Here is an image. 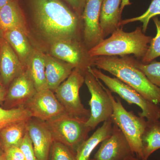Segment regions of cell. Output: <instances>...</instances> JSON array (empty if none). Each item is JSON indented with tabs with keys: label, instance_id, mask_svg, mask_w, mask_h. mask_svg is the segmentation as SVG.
Here are the masks:
<instances>
[{
	"label": "cell",
	"instance_id": "277c9868",
	"mask_svg": "<svg viewBox=\"0 0 160 160\" xmlns=\"http://www.w3.org/2000/svg\"><path fill=\"white\" fill-rule=\"evenodd\" d=\"M107 91L113 106L111 118L112 122L123 132L137 157L142 160V138L147 125V120L145 118L136 115L132 111L126 110L119 98H115L108 88Z\"/></svg>",
	"mask_w": 160,
	"mask_h": 160
},
{
	"label": "cell",
	"instance_id": "d590c367",
	"mask_svg": "<svg viewBox=\"0 0 160 160\" xmlns=\"http://www.w3.org/2000/svg\"><path fill=\"white\" fill-rule=\"evenodd\" d=\"M0 160H6L4 152L2 149L0 151Z\"/></svg>",
	"mask_w": 160,
	"mask_h": 160
},
{
	"label": "cell",
	"instance_id": "cb8c5ba5",
	"mask_svg": "<svg viewBox=\"0 0 160 160\" xmlns=\"http://www.w3.org/2000/svg\"><path fill=\"white\" fill-rule=\"evenodd\" d=\"M126 57L133 66L146 75L152 84L160 89V62L152 61L145 63L132 57L126 56Z\"/></svg>",
	"mask_w": 160,
	"mask_h": 160
},
{
	"label": "cell",
	"instance_id": "1f68e13d",
	"mask_svg": "<svg viewBox=\"0 0 160 160\" xmlns=\"http://www.w3.org/2000/svg\"><path fill=\"white\" fill-rule=\"evenodd\" d=\"M6 93H7V91L3 86L2 83L0 82V105L5 101Z\"/></svg>",
	"mask_w": 160,
	"mask_h": 160
},
{
	"label": "cell",
	"instance_id": "ac0fdd59",
	"mask_svg": "<svg viewBox=\"0 0 160 160\" xmlns=\"http://www.w3.org/2000/svg\"><path fill=\"white\" fill-rule=\"evenodd\" d=\"M75 67L66 62H60L45 55V73L47 86L53 92L67 78Z\"/></svg>",
	"mask_w": 160,
	"mask_h": 160
},
{
	"label": "cell",
	"instance_id": "9c48e42d",
	"mask_svg": "<svg viewBox=\"0 0 160 160\" xmlns=\"http://www.w3.org/2000/svg\"><path fill=\"white\" fill-rule=\"evenodd\" d=\"M24 107L32 117L45 122L52 121L67 113L54 92L48 88L37 91Z\"/></svg>",
	"mask_w": 160,
	"mask_h": 160
},
{
	"label": "cell",
	"instance_id": "7a4b0ae2",
	"mask_svg": "<svg viewBox=\"0 0 160 160\" xmlns=\"http://www.w3.org/2000/svg\"><path fill=\"white\" fill-rule=\"evenodd\" d=\"M93 66L111 73L149 101L160 104V89L133 66L126 56H102L94 58Z\"/></svg>",
	"mask_w": 160,
	"mask_h": 160
},
{
	"label": "cell",
	"instance_id": "7402d4cb",
	"mask_svg": "<svg viewBox=\"0 0 160 160\" xmlns=\"http://www.w3.org/2000/svg\"><path fill=\"white\" fill-rule=\"evenodd\" d=\"M143 160H148L154 152L160 149V121L148 122L142 136Z\"/></svg>",
	"mask_w": 160,
	"mask_h": 160
},
{
	"label": "cell",
	"instance_id": "3957f363",
	"mask_svg": "<svg viewBox=\"0 0 160 160\" xmlns=\"http://www.w3.org/2000/svg\"><path fill=\"white\" fill-rule=\"evenodd\" d=\"M152 38L146 35L142 27L131 32H126L121 27L104 39L99 44L88 51L90 57L102 56L121 57L133 54L137 59L142 60L149 48Z\"/></svg>",
	"mask_w": 160,
	"mask_h": 160
},
{
	"label": "cell",
	"instance_id": "9a60e30c",
	"mask_svg": "<svg viewBox=\"0 0 160 160\" xmlns=\"http://www.w3.org/2000/svg\"><path fill=\"white\" fill-rule=\"evenodd\" d=\"M24 71V66L10 44L0 38V74L3 84L8 86Z\"/></svg>",
	"mask_w": 160,
	"mask_h": 160
},
{
	"label": "cell",
	"instance_id": "52a82bcc",
	"mask_svg": "<svg viewBox=\"0 0 160 160\" xmlns=\"http://www.w3.org/2000/svg\"><path fill=\"white\" fill-rule=\"evenodd\" d=\"M85 83L91 94L90 116L86 124L93 130L100 123L111 118L113 106L107 88L88 69L85 73Z\"/></svg>",
	"mask_w": 160,
	"mask_h": 160
},
{
	"label": "cell",
	"instance_id": "5b68a950",
	"mask_svg": "<svg viewBox=\"0 0 160 160\" xmlns=\"http://www.w3.org/2000/svg\"><path fill=\"white\" fill-rule=\"evenodd\" d=\"M88 70L102 82L111 92H115L129 104L139 106L142 112L138 116L146 119L148 122L160 119V107L158 104L146 99L136 90L116 78H111L103 73L101 69L89 67Z\"/></svg>",
	"mask_w": 160,
	"mask_h": 160
},
{
	"label": "cell",
	"instance_id": "f546056e",
	"mask_svg": "<svg viewBox=\"0 0 160 160\" xmlns=\"http://www.w3.org/2000/svg\"><path fill=\"white\" fill-rule=\"evenodd\" d=\"M6 160H25L23 153L18 146H13L2 150Z\"/></svg>",
	"mask_w": 160,
	"mask_h": 160
},
{
	"label": "cell",
	"instance_id": "d4e9b609",
	"mask_svg": "<svg viewBox=\"0 0 160 160\" xmlns=\"http://www.w3.org/2000/svg\"><path fill=\"white\" fill-rule=\"evenodd\" d=\"M32 118L29 112L23 106L10 109L0 107V129L13 123L28 121Z\"/></svg>",
	"mask_w": 160,
	"mask_h": 160
},
{
	"label": "cell",
	"instance_id": "e575fe53",
	"mask_svg": "<svg viewBox=\"0 0 160 160\" xmlns=\"http://www.w3.org/2000/svg\"><path fill=\"white\" fill-rule=\"evenodd\" d=\"M89 160H95L93 159H89ZM124 160H142L138 158L136 156L135 157V156L133 155L132 156H130V157L127 158L126 159Z\"/></svg>",
	"mask_w": 160,
	"mask_h": 160
},
{
	"label": "cell",
	"instance_id": "8fae6325",
	"mask_svg": "<svg viewBox=\"0 0 160 160\" xmlns=\"http://www.w3.org/2000/svg\"><path fill=\"white\" fill-rule=\"evenodd\" d=\"M133 155L134 153L126 137L118 127L113 123L111 135L101 143L93 159L124 160Z\"/></svg>",
	"mask_w": 160,
	"mask_h": 160
},
{
	"label": "cell",
	"instance_id": "8d00e7d4",
	"mask_svg": "<svg viewBox=\"0 0 160 160\" xmlns=\"http://www.w3.org/2000/svg\"><path fill=\"white\" fill-rule=\"evenodd\" d=\"M0 148H1V143H0Z\"/></svg>",
	"mask_w": 160,
	"mask_h": 160
},
{
	"label": "cell",
	"instance_id": "8992f818",
	"mask_svg": "<svg viewBox=\"0 0 160 160\" xmlns=\"http://www.w3.org/2000/svg\"><path fill=\"white\" fill-rule=\"evenodd\" d=\"M87 119L66 113L55 119L46 122L54 141L66 145L76 152L92 130L86 126Z\"/></svg>",
	"mask_w": 160,
	"mask_h": 160
},
{
	"label": "cell",
	"instance_id": "836d02e7",
	"mask_svg": "<svg viewBox=\"0 0 160 160\" xmlns=\"http://www.w3.org/2000/svg\"><path fill=\"white\" fill-rule=\"evenodd\" d=\"M12 0H0V9Z\"/></svg>",
	"mask_w": 160,
	"mask_h": 160
},
{
	"label": "cell",
	"instance_id": "6da1fadb",
	"mask_svg": "<svg viewBox=\"0 0 160 160\" xmlns=\"http://www.w3.org/2000/svg\"><path fill=\"white\" fill-rule=\"evenodd\" d=\"M30 13L45 35L53 42L76 40L81 16L61 0H26Z\"/></svg>",
	"mask_w": 160,
	"mask_h": 160
},
{
	"label": "cell",
	"instance_id": "83f0119b",
	"mask_svg": "<svg viewBox=\"0 0 160 160\" xmlns=\"http://www.w3.org/2000/svg\"><path fill=\"white\" fill-rule=\"evenodd\" d=\"M49 160H76V152L62 143L54 141Z\"/></svg>",
	"mask_w": 160,
	"mask_h": 160
},
{
	"label": "cell",
	"instance_id": "5bb4252c",
	"mask_svg": "<svg viewBox=\"0 0 160 160\" xmlns=\"http://www.w3.org/2000/svg\"><path fill=\"white\" fill-rule=\"evenodd\" d=\"M37 91L34 83L25 70L12 82L5 101L10 109L24 107Z\"/></svg>",
	"mask_w": 160,
	"mask_h": 160
},
{
	"label": "cell",
	"instance_id": "7c38bea8",
	"mask_svg": "<svg viewBox=\"0 0 160 160\" xmlns=\"http://www.w3.org/2000/svg\"><path fill=\"white\" fill-rule=\"evenodd\" d=\"M102 2V0H86L81 16L83 24L84 42L89 50L104 39L99 25Z\"/></svg>",
	"mask_w": 160,
	"mask_h": 160
},
{
	"label": "cell",
	"instance_id": "d6986e66",
	"mask_svg": "<svg viewBox=\"0 0 160 160\" xmlns=\"http://www.w3.org/2000/svg\"><path fill=\"white\" fill-rule=\"evenodd\" d=\"M112 126V118L104 122L101 127L79 146L76 151V160H89L97 146L111 135Z\"/></svg>",
	"mask_w": 160,
	"mask_h": 160
},
{
	"label": "cell",
	"instance_id": "f1b7e54d",
	"mask_svg": "<svg viewBox=\"0 0 160 160\" xmlns=\"http://www.w3.org/2000/svg\"><path fill=\"white\" fill-rule=\"evenodd\" d=\"M18 146L23 153L25 160H38L32 142L27 132Z\"/></svg>",
	"mask_w": 160,
	"mask_h": 160
},
{
	"label": "cell",
	"instance_id": "4fadbf2b",
	"mask_svg": "<svg viewBox=\"0 0 160 160\" xmlns=\"http://www.w3.org/2000/svg\"><path fill=\"white\" fill-rule=\"evenodd\" d=\"M26 129L31 139L38 160H49L54 140L46 122L32 118L26 122Z\"/></svg>",
	"mask_w": 160,
	"mask_h": 160
},
{
	"label": "cell",
	"instance_id": "30bf717a",
	"mask_svg": "<svg viewBox=\"0 0 160 160\" xmlns=\"http://www.w3.org/2000/svg\"><path fill=\"white\" fill-rule=\"evenodd\" d=\"M88 51H85L76 40L54 41L51 47V54L55 58L71 64L85 73L94 64V58L90 57Z\"/></svg>",
	"mask_w": 160,
	"mask_h": 160
},
{
	"label": "cell",
	"instance_id": "44dd1931",
	"mask_svg": "<svg viewBox=\"0 0 160 160\" xmlns=\"http://www.w3.org/2000/svg\"><path fill=\"white\" fill-rule=\"evenodd\" d=\"M27 121L13 123L0 129V143L2 150L18 146L27 132Z\"/></svg>",
	"mask_w": 160,
	"mask_h": 160
},
{
	"label": "cell",
	"instance_id": "4316f807",
	"mask_svg": "<svg viewBox=\"0 0 160 160\" xmlns=\"http://www.w3.org/2000/svg\"><path fill=\"white\" fill-rule=\"evenodd\" d=\"M152 19L156 27L157 33L156 36L152 38L149 48L141 60L143 63L150 62L160 57V19L156 16Z\"/></svg>",
	"mask_w": 160,
	"mask_h": 160
},
{
	"label": "cell",
	"instance_id": "4dcf8cb0",
	"mask_svg": "<svg viewBox=\"0 0 160 160\" xmlns=\"http://www.w3.org/2000/svg\"><path fill=\"white\" fill-rule=\"evenodd\" d=\"M69 7L76 12L82 16L86 0H64Z\"/></svg>",
	"mask_w": 160,
	"mask_h": 160
},
{
	"label": "cell",
	"instance_id": "e0dca14e",
	"mask_svg": "<svg viewBox=\"0 0 160 160\" xmlns=\"http://www.w3.org/2000/svg\"><path fill=\"white\" fill-rule=\"evenodd\" d=\"M25 16L17 0H12L0 9V30H22L27 35Z\"/></svg>",
	"mask_w": 160,
	"mask_h": 160
},
{
	"label": "cell",
	"instance_id": "ba28073f",
	"mask_svg": "<svg viewBox=\"0 0 160 160\" xmlns=\"http://www.w3.org/2000/svg\"><path fill=\"white\" fill-rule=\"evenodd\" d=\"M85 73L74 68L69 77L54 91L56 96L68 114L88 119L90 110L86 109L81 102L80 88L85 82Z\"/></svg>",
	"mask_w": 160,
	"mask_h": 160
},
{
	"label": "cell",
	"instance_id": "ffe728a7",
	"mask_svg": "<svg viewBox=\"0 0 160 160\" xmlns=\"http://www.w3.org/2000/svg\"><path fill=\"white\" fill-rule=\"evenodd\" d=\"M28 59L26 71L34 83L37 91L48 88L45 73V55L35 49L31 52Z\"/></svg>",
	"mask_w": 160,
	"mask_h": 160
},
{
	"label": "cell",
	"instance_id": "2e32d148",
	"mask_svg": "<svg viewBox=\"0 0 160 160\" xmlns=\"http://www.w3.org/2000/svg\"><path fill=\"white\" fill-rule=\"evenodd\" d=\"M122 0H102L100 11L99 25L103 38L119 28L122 12Z\"/></svg>",
	"mask_w": 160,
	"mask_h": 160
},
{
	"label": "cell",
	"instance_id": "603a6c76",
	"mask_svg": "<svg viewBox=\"0 0 160 160\" xmlns=\"http://www.w3.org/2000/svg\"><path fill=\"white\" fill-rule=\"evenodd\" d=\"M2 37L9 42L19 57L24 61L28 59L31 48L26 38V35L18 29H12L2 32Z\"/></svg>",
	"mask_w": 160,
	"mask_h": 160
},
{
	"label": "cell",
	"instance_id": "d6a6232c",
	"mask_svg": "<svg viewBox=\"0 0 160 160\" xmlns=\"http://www.w3.org/2000/svg\"><path fill=\"white\" fill-rule=\"evenodd\" d=\"M131 4V3L130 2V0H122L121 7H120L121 12H122L123 9H124L126 6H129V5H130Z\"/></svg>",
	"mask_w": 160,
	"mask_h": 160
},
{
	"label": "cell",
	"instance_id": "484cf974",
	"mask_svg": "<svg viewBox=\"0 0 160 160\" xmlns=\"http://www.w3.org/2000/svg\"><path fill=\"white\" fill-rule=\"evenodd\" d=\"M159 15H160V0H152L146 12L137 17L122 20L120 22V26H124L133 22H140L142 23V28L143 32L146 33L150 19Z\"/></svg>",
	"mask_w": 160,
	"mask_h": 160
}]
</instances>
